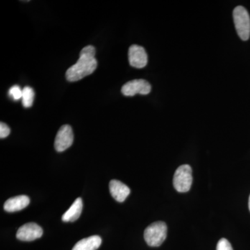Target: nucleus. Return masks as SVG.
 Returning <instances> with one entry per match:
<instances>
[{"label":"nucleus","instance_id":"f257e3e1","mask_svg":"<svg viewBox=\"0 0 250 250\" xmlns=\"http://www.w3.org/2000/svg\"><path fill=\"white\" fill-rule=\"evenodd\" d=\"M95 47L88 45L80 52V59L76 63L67 69L65 77L70 82H77L93 73L97 67L98 62L95 59Z\"/></svg>","mask_w":250,"mask_h":250},{"label":"nucleus","instance_id":"f03ea898","mask_svg":"<svg viewBox=\"0 0 250 250\" xmlns=\"http://www.w3.org/2000/svg\"><path fill=\"white\" fill-rule=\"evenodd\" d=\"M167 225L164 222L159 221L151 224L145 230V241L150 247L160 246L167 237Z\"/></svg>","mask_w":250,"mask_h":250},{"label":"nucleus","instance_id":"7ed1b4c3","mask_svg":"<svg viewBox=\"0 0 250 250\" xmlns=\"http://www.w3.org/2000/svg\"><path fill=\"white\" fill-rule=\"evenodd\" d=\"M233 21L238 36L243 41H248L250 36V17L246 8L238 6L233 12Z\"/></svg>","mask_w":250,"mask_h":250},{"label":"nucleus","instance_id":"20e7f679","mask_svg":"<svg viewBox=\"0 0 250 250\" xmlns=\"http://www.w3.org/2000/svg\"><path fill=\"white\" fill-rule=\"evenodd\" d=\"M192 171L189 165L179 166L174 174L173 185L179 192H187L190 190L192 184Z\"/></svg>","mask_w":250,"mask_h":250},{"label":"nucleus","instance_id":"39448f33","mask_svg":"<svg viewBox=\"0 0 250 250\" xmlns=\"http://www.w3.org/2000/svg\"><path fill=\"white\" fill-rule=\"evenodd\" d=\"M74 141L73 131L68 125H62L59 129L54 141V147L59 152H62L72 146Z\"/></svg>","mask_w":250,"mask_h":250},{"label":"nucleus","instance_id":"423d86ee","mask_svg":"<svg viewBox=\"0 0 250 250\" xmlns=\"http://www.w3.org/2000/svg\"><path fill=\"white\" fill-rule=\"evenodd\" d=\"M150 83L144 80L129 81L122 87L121 92L125 96L132 97L136 94L147 95L150 93Z\"/></svg>","mask_w":250,"mask_h":250},{"label":"nucleus","instance_id":"0eeeda50","mask_svg":"<svg viewBox=\"0 0 250 250\" xmlns=\"http://www.w3.org/2000/svg\"><path fill=\"white\" fill-rule=\"evenodd\" d=\"M42 229L37 224L30 223L25 224L18 229L16 237L22 241H33L42 236Z\"/></svg>","mask_w":250,"mask_h":250},{"label":"nucleus","instance_id":"6e6552de","mask_svg":"<svg viewBox=\"0 0 250 250\" xmlns=\"http://www.w3.org/2000/svg\"><path fill=\"white\" fill-rule=\"evenodd\" d=\"M129 62L131 66L136 68H143L147 65L148 59L146 49L141 46L133 45L129 47Z\"/></svg>","mask_w":250,"mask_h":250},{"label":"nucleus","instance_id":"1a4fd4ad","mask_svg":"<svg viewBox=\"0 0 250 250\" xmlns=\"http://www.w3.org/2000/svg\"><path fill=\"white\" fill-rule=\"evenodd\" d=\"M111 195L117 202H123L129 196L131 190L127 186L118 180H111L109 183Z\"/></svg>","mask_w":250,"mask_h":250},{"label":"nucleus","instance_id":"9d476101","mask_svg":"<svg viewBox=\"0 0 250 250\" xmlns=\"http://www.w3.org/2000/svg\"><path fill=\"white\" fill-rule=\"evenodd\" d=\"M30 203V199L27 195H19L11 197L6 200L4 205V208L7 212L19 211L24 209Z\"/></svg>","mask_w":250,"mask_h":250},{"label":"nucleus","instance_id":"9b49d317","mask_svg":"<svg viewBox=\"0 0 250 250\" xmlns=\"http://www.w3.org/2000/svg\"><path fill=\"white\" fill-rule=\"evenodd\" d=\"M82 208H83V202H82L81 197H78L73 202V204L68 208V210L62 215V221L65 222V223L76 221L77 219L80 217L81 213L82 212Z\"/></svg>","mask_w":250,"mask_h":250},{"label":"nucleus","instance_id":"f8f14e48","mask_svg":"<svg viewBox=\"0 0 250 250\" xmlns=\"http://www.w3.org/2000/svg\"><path fill=\"white\" fill-rule=\"evenodd\" d=\"M102 244L101 237L92 236L81 240L72 250H97Z\"/></svg>","mask_w":250,"mask_h":250},{"label":"nucleus","instance_id":"ddd939ff","mask_svg":"<svg viewBox=\"0 0 250 250\" xmlns=\"http://www.w3.org/2000/svg\"><path fill=\"white\" fill-rule=\"evenodd\" d=\"M35 93L32 88L25 86L22 89V102L24 108H30L34 103Z\"/></svg>","mask_w":250,"mask_h":250},{"label":"nucleus","instance_id":"4468645a","mask_svg":"<svg viewBox=\"0 0 250 250\" xmlns=\"http://www.w3.org/2000/svg\"><path fill=\"white\" fill-rule=\"evenodd\" d=\"M9 95L15 101H18L22 99V90L18 85H13L9 90Z\"/></svg>","mask_w":250,"mask_h":250},{"label":"nucleus","instance_id":"2eb2a0df","mask_svg":"<svg viewBox=\"0 0 250 250\" xmlns=\"http://www.w3.org/2000/svg\"><path fill=\"white\" fill-rule=\"evenodd\" d=\"M216 250H233V248L228 240L222 238L218 241Z\"/></svg>","mask_w":250,"mask_h":250},{"label":"nucleus","instance_id":"dca6fc26","mask_svg":"<svg viewBox=\"0 0 250 250\" xmlns=\"http://www.w3.org/2000/svg\"><path fill=\"white\" fill-rule=\"evenodd\" d=\"M11 132V130L7 125L1 122L0 123V138L1 139H4L7 137Z\"/></svg>","mask_w":250,"mask_h":250},{"label":"nucleus","instance_id":"f3484780","mask_svg":"<svg viewBox=\"0 0 250 250\" xmlns=\"http://www.w3.org/2000/svg\"><path fill=\"white\" fill-rule=\"evenodd\" d=\"M249 208L250 210V198H249Z\"/></svg>","mask_w":250,"mask_h":250}]
</instances>
